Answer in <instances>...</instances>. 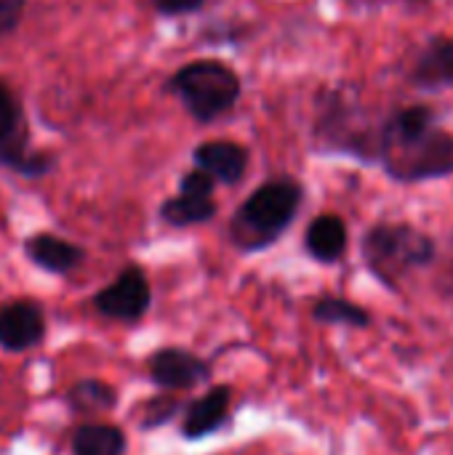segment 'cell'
Segmentation results:
<instances>
[{
	"label": "cell",
	"instance_id": "obj_25",
	"mask_svg": "<svg viewBox=\"0 0 453 455\" xmlns=\"http://www.w3.org/2000/svg\"><path fill=\"white\" fill-rule=\"evenodd\" d=\"M406 3H411V5H430V3H435V0H406Z\"/></svg>",
	"mask_w": 453,
	"mask_h": 455
},
{
	"label": "cell",
	"instance_id": "obj_16",
	"mask_svg": "<svg viewBox=\"0 0 453 455\" xmlns=\"http://www.w3.org/2000/svg\"><path fill=\"white\" fill-rule=\"evenodd\" d=\"M27 147V120L19 107V99L0 80V163L8 165Z\"/></svg>",
	"mask_w": 453,
	"mask_h": 455
},
{
	"label": "cell",
	"instance_id": "obj_17",
	"mask_svg": "<svg viewBox=\"0 0 453 455\" xmlns=\"http://www.w3.org/2000/svg\"><path fill=\"white\" fill-rule=\"evenodd\" d=\"M216 213H219V205H216L214 197L176 195V197H168V200L160 205V219H163L168 227H176V229H187V227L206 224V221H211Z\"/></svg>",
	"mask_w": 453,
	"mask_h": 455
},
{
	"label": "cell",
	"instance_id": "obj_23",
	"mask_svg": "<svg viewBox=\"0 0 453 455\" xmlns=\"http://www.w3.org/2000/svg\"><path fill=\"white\" fill-rule=\"evenodd\" d=\"M24 8H27V0H0V37L19 27Z\"/></svg>",
	"mask_w": 453,
	"mask_h": 455
},
{
	"label": "cell",
	"instance_id": "obj_4",
	"mask_svg": "<svg viewBox=\"0 0 453 455\" xmlns=\"http://www.w3.org/2000/svg\"><path fill=\"white\" fill-rule=\"evenodd\" d=\"M360 251L368 272L392 291H398V285L409 277V272L419 267H430L438 259V245L427 232L411 224H392V221L374 224L363 235Z\"/></svg>",
	"mask_w": 453,
	"mask_h": 455
},
{
	"label": "cell",
	"instance_id": "obj_15",
	"mask_svg": "<svg viewBox=\"0 0 453 455\" xmlns=\"http://www.w3.org/2000/svg\"><path fill=\"white\" fill-rule=\"evenodd\" d=\"M128 437L117 424L109 421H83L69 435L72 455H125Z\"/></svg>",
	"mask_w": 453,
	"mask_h": 455
},
{
	"label": "cell",
	"instance_id": "obj_10",
	"mask_svg": "<svg viewBox=\"0 0 453 455\" xmlns=\"http://www.w3.org/2000/svg\"><path fill=\"white\" fill-rule=\"evenodd\" d=\"M195 168L206 171L214 181H222L227 187H235L243 181L248 171V149L230 139L203 141L192 152Z\"/></svg>",
	"mask_w": 453,
	"mask_h": 455
},
{
	"label": "cell",
	"instance_id": "obj_5",
	"mask_svg": "<svg viewBox=\"0 0 453 455\" xmlns=\"http://www.w3.org/2000/svg\"><path fill=\"white\" fill-rule=\"evenodd\" d=\"M166 91L176 93L184 109L198 123H211L227 115L238 104L243 93V83H240V75L224 61L195 59L168 77Z\"/></svg>",
	"mask_w": 453,
	"mask_h": 455
},
{
	"label": "cell",
	"instance_id": "obj_22",
	"mask_svg": "<svg viewBox=\"0 0 453 455\" xmlns=\"http://www.w3.org/2000/svg\"><path fill=\"white\" fill-rule=\"evenodd\" d=\"M152 8L160 16H187V13H198L206 0H150Z\"/></svg>",
	"mask_w": 453,
	"mask_h": 455
},
{
	"label": "cell",
	"instance_id": "obj_11",
	"mask_svg": "<svg viewBox=\"0 0 453 455\" xmlns=\"http://www.w3.org/2000/svg\"><path fill=\"white\" fill-rule=\"evenodd\" d=\"M24 256L48 275H72L85 261V248L53 232H35L24 240Z\"/></svg>",
	"mask_w": 453,
	"mask_h": 455
},
{
	"label": "cell",
	"instance_id": "obj_14",
	"mask_svg": "<svg viewBox=\"0 0 453 455\" xmlns=\"http://www.w3.org/2000/svg\"><path fill=\"white\" fill-rule=\"evenodd\" d=\"M67 408L75 416H83L85 421H93L96 416H109L120 405V392L104 379H77L67 395Z\"/></svg>",
	"mask_w": 453,
	"mask_h": 455
},
{
	"label": "cell",
	"instance_id": "obj_8",
	"mask_svg": "<svg viewBox=\"0 0 453 455\" xmlns=\"http://www.w3.org/2000/svg\"><path fill=\"white\" fill-rule=\"evenodd\" d=\"M48 336L45 309L32 299H13L0 304V349L24 355L40 347Z\"/></svg>",
	"mask_w": 453,
	"mask_h": 455
},
{
	"label": "cell",
	"instance_id": "obj_13",
	"mask_svg": "<svg viewBox=\"0 0 453 455\" xmlns=\"http://www.w3.org/2000/svg\"><path fill=\"white\" fill-rule=\"evenodd\" d=\"M347 224L336 213H323L310 221L304 232V251L318 264H336L347 253Z\"/></svg>",
	"mask_w": 453,
	"mask_h": 455
},
{
	"label": "cell",
	"instance_id": "obj_2",
	"mask_svg": "<svg viewBox=\"0 0 453 455\" xmlns=\"http://www.w3.org/2000/svg\"><path fill=\"white\" fill-rule=\"evenodd\" d=\"M304 203V187L291 176H278L259 184L230 221V240L240 253L272 248L294 224Z\"/></svg>",
	"mask_w": 453,
	"mask_h": 455
},
{
	"label": "cell",
	"instance_id": "obj_7",
	"mask_svg": "<svg viewBox=\"0 0 453 455\" xmlns=\"http://www.w3.org/2000/svg\"><path fill=\"white\" fill-rule=\"evenodd\" d=\"M147 376L158 392H192L214 379L211 360L187 347H160L147 357Z\"/></svg>",
	"mask_w": 453,
	"mask_h": 455
},
{
	"label": "cell",
	"instance_id": "obj_1",
	"mask_svg": "<svg viewBox=\"0 0 453 455\" xmlns=\"http://www.w3.org/2000/svg\"><path fill=\"white\" fill-rule=\"evenodd\" d=\"M379 163L400 184L453 176V133L438 125L433 107H400L382 120Z\"/></svg>",
	"mask_w": 453,
	"mask_h": 455
},
{
	"label": "cell",
	"instance_id": "obj_6",
	"mask_svg": "<svg viewBox=\"0 0 453 455\" xmlns=\"http://www.w3.org/2000/svg\"><path fill=\"white\" fill-rule=\"evenodd\" d=\"M91 304L104 320L125 325L139 323L152 307V285L147 272L139 264H125L112 283L93 293Z\"/></svg>",
	"mask_w": 453,
	"mask_h": 455
},
{
	"label": "cell",
	"instance_id": "obj_24",
	"mask_svg": "<svg viewBox=\"0 0 453 455\" xmlns=\"http://www.w3.org/2000/svg\"><path fill=\"white\" fill-rule=\"evenodd\" d=\"M446 291H453V235H451V259H449V269H446Z\"/></svg>",
	"mask_w": 453,
	"mask_h": 455
},
{
	"label": "cell",
	"instance_id": "obj_21",
	"mask_svg": "<svg viewBox=\"0 0 453 455\" xmlns=\"http://www.w3.org/2000/svg\"><path fill=\"white\" fill-rule=\"evenodd\" d=\"M214 179L200 171V168H192L182 176L179 181V195H192V197H211L214 195Z\"/></svg>",
	"mask_w": 453,
	"mask_h": 455
},
{
	"label": "cell",
	"instance_id": "obj_18",
	"mask_svg": "<svg viewBox=\"0 0 453 455\" xmlns=\"http://www.w3.org/2000/svg\"><path fill=\"white\" fill-rule=\"evenodd\" d=\"M312 320L323 323V325H344V328H368L371 325V315L339 296H323L315 301L312 307Z\"/></svg>",
	"mask_w": 453,
	"mask_h": 455
},
{
	"label": "cell",
	"instance_id": "obj_9",
	"mask_svg": "<svg viewBox=\"0 0 453 455\" xmlns=\"http://www.w3.org/2000/svg\"><path fill=\"white\" fill-rule=\"evenodd\" d=\"M232 387L216 384L203 397L187 400L179 416V435L187 443H200L216 432H222L232 421Z\"/></svg>",
	"mask_w": 453,
	"mask_h": 455
},
{
	"label": "cell",
	"instance_id": "obj_20",
	"mask_svg": "<svg viewBox=\"0 0 453 455\" xmlns=\"http://www.w3.org/2000/svg\"><path fill=\"white\" fill-rule=\"evenodd\" d=\"M53 165H56V155H51V152H37V149H29V147L21 149V152L8 163L11 171L21 173V176H27V179H40V176L51 173Z\"/></svg>",
	"mask_w": 453,
	"mask_h": 455
},
{
	"label": "cell",
	"instance_id": "obj_12",
	"mask_svg": "<svg viewBox=\"0 0 453 455\" xmlns=\"http://www.w3.org/2000/svg\"><path fill=\"white\" fill-rule=\"evenodd\" d=\"M409 83L419 91L453 88V37H433L414 59Z\"/></svg>",
	"mask_w": 453,
	"mask_h": 455
},
{
	"label": "cell",
	"instance_id": "obj_3",
	"mask_svg": "<svg viewBox=\"0 0 453 455\" xmlns=\"http://www.w3.org/2000/svg\"><path fill=\"white\" fill-rule=\"evenodd\" d=\"M382 123L358 101L350 88H328L318 96L315 141L326 152L358 157L360 163H379Z\"/></svg>",
	"mask_w": 453,
	"mask_h": 455
},
{
	"label": "cell",
	"instance_id": "obj_19",
	"mask_svg": "<svg viewBox=\"0 0 453 455\" xmlns=\"http://www.w3.org/2000/svg\"><path fill=\"white\" fill-rule=\"evenodd\" d=\"M187 400H182L176 392H160L152 400L144 403L142 413H139V429L142 432H152V429H163L168 424H174L182 411H184Z\"/></svg>",
	"mask_w": 453,
	"mask_h": 455
}]
</instances>
